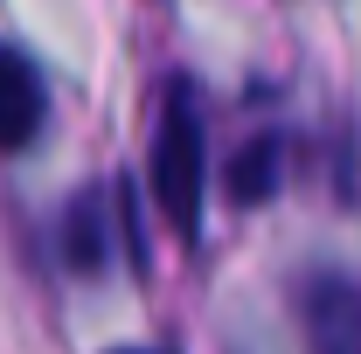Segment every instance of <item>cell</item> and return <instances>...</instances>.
Here are the masks:
<instances>
[{
    "instance_id": "1",
    "label": "cell",
    "mask_w": 361,
    "mask_h": 354,
    "mask_svg": "<svg viewBox=\"0 0 361 354\" xmlns=\"http://www.w3.org/2000/svg\"><path fill=\"white\" fill-rule=\"evenodd\" d=\"M202 188H209L202 104H195V84H167L160 126H153V195H160V209L180 236H195V222H202Z\"/></svg>"
},
{
    "instance_id": "2",
    "label": "cell",
    "mask_w": 361,
    "mask_h": 354,
    "mask_svg": "<svg viewBox=\"0 0 361 354\" xmlns=\"http://www.w3.org/2000/svg\"><path fill=\"white\" fill-rule=\"evenodd\" d=\"M299 326H306V354H361V278H348V271H306Z\"/></svg>"
},
{
    "instance_id": "4",
    "label": "cell",
    "mask_w": 361,
    "mask_h": 354,
    "mask_svg": "<svg viewBox=\"0 0 361 354\" xmlns=\"http://www.w3.org/2000/svg\"><path fill=\"white\" fill-rule=\"evenodd\" d=\"M126 354H160V348H126Z\"/></svg>"
},
{
    "instance_id": "3",
    "label": "cell",
    "mask_w": 361,
    "mask_h": 354,
    "mask_svg": "<svg viewBox=\"0 0 361 354\" xmlns=\"http://www.w3.org/2000/svg\"><path fill=\"white\" fill-rule=\"evenodd\" d=\"M42 118H49L42 70H35L14 42H0V153H21L28 139L42 133Z\"/></svg>"
}]
</instances>
